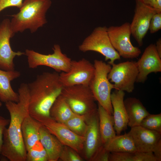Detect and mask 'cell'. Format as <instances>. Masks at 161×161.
I'll return each instance as SVG.
<instances>
[{"mask_svg": "<svg viewBox=\"0 0 161 161\" xmlns=\"http://www.w3.org/2000/svg\"><path fill=\"white\" fill-rule=\"evenodd\" d=\"M134 154V161H158L152 151H137Z\"/></svg>", "mask_w": 161, "mask_h": 161, "instance_id": "cell-30", "label": "cell"}, {"mask_svg": "<svg viewBox=\"0 0 161 161\" xmlns=\"http://www.w3.org/2000/svg\"><path fill=\"white\" fill-rule=\"evenodd\" d=\"M161 29V13H156L151 20L149 30L151 33L157 32Z\"/></svg>", "mask_w": 161, "mask_h": 161, "instance_id": "cell-31", "label": "cell"}, {"mask_svg": "<svg viewBox=\"0 0 161 161\" xmlns=\"http://www.w3.org/2000/svg\"><path fill=\"white\" fill-rule=\"evenodd\" d=\"M124 102L128 117V126L131 128L140 126L143 119L150 114L140 100L135 97H128Z\"/></svg>", "mask_w": 161, "mask_h": 161, "instance_id": "cell-19", "label": "cell"}, {"mask_svg": "<svg viewBox=\"0 0 161 161\" xmlns=\"http://www.w3.org/2000/svg\"><path fill=\"white\" fill-rule=\"evenodd\" d=\"M79 50L83 52L93 51L103 55L106 61L112 65L114 61L120 59V56L114 49L109 37L107 27L99 26L95 28L79 46Z\"/></svg>", "mask_w": 161, "mask_h": 161, "instance_id": "cell-6", "label": "cell"}, {"mask_svg": "<svg viewBox=\"0 0 161 161\" xmlns=\"http://www.w3.org/2000/svg\"><path fill=\"white\" fill-rule=\"evenodd\" d=\"M10 122V119H6L0 115V159L3 143V136L4 130Z\"/></svg>", "mask_w": 161, "mask_h": 161, "instance_id": "cell-34", "label": "cell"}, {"mask_svg": "<svg viewBox=\"0 0 161 161\" xmlns=\"http://www.w3.org/2000/svg\"><path fill=\"white\" fill-rule=\"evenodd\" d=\"M2 105V103H1V102L0 101V107Z\"/></svg>", "mask_w": 161, "mask_h": 161, "instance_id": "cell-39", "label": "cell"}, {"mask_svg": "<svg viewBox=\"0 0 161 161\" xmlns=\"http://www.w3.org/2000/svg\"><path fill=\"white\" fill-rule=\"evenodd\" d=\"M94 71V65L85 58L72 60L69 70L59 74V79L64 87L77 85L89 86Z\"/></svg>", "mask_w": 161, "mask_h": 161, "instance_id": "cell-10", "label": "cell"}, {"mask_svg": "<svg viewBox=\"0 0 161 161\" xmlns=\"http://www.w3.org/2000/svg\"><path fill=\"white\" fill-rule=\"evenodd\" d=\"M93 65L94 73L89 86L98 104L110 114L113 115L111 95L114 87L108 78L112 66L108 63L97 59L94 60Z\"/></svg>", "mask_w": 161, "mask_h": 161, "instance_id": "cell-5", "label": "cell"}, {"mask_svg": "<svg viewBox=\"0 0 161 161\" xmlns=\"http://www.w3.org/2000/svg\"><path fill=\"white\" fill-rule=\"evenodd\" d=\"M52 49L53 53L48 55L26 49L24 55L27 57L29 67L34 69L44 66L50 67L57 72H68L70 69L71 59L62 52L59 45H54Z\"/></svg>", "mask_w": 161, "mask_h": 161, "instance_id": "cell-7", "label": "cell"}, {"mask_svg": "<svg viewBox=\"0 0 161 161\" xmlns=\"http://www.w3.org/2000/svg\"><path fill=\"white\" fill-rule=\"evenodd\" d=\"M29 94V114L40 122L50 117V110L64 87L56 72H44L27 84Z\"/></svg>", "mask_w": 161, "mask_h": 161, "instance_id": "cell-2", "label": "cell"}, {"mask_svg": "<svg viewBox=\"0 0 161 161\" xmlns=\"http://www.w3.org/2000/svg\"><path fill=\"white\" fill-rule=\"evenodd\" d=\"M134 153L110 152L109 161H134Z\"/></svg>", "mask_w": 161, "mask_h": 161, "instance_id": "cell-29", "label": "cell"}, {"mask_svg": "<svg viewBox=\"0 0 161 161\" xmlns=\"http://www.w3.org/2000/svg\"><path fill=\"white\" fill-rule=\"evenodd\" d=\"M75 114L63 97L60 95L50 110V116L55 121L64 123Z\"/></svg>", "mask_w": 161, "mask_h": 161, "instance_id": "cell-24", "label": "cell"}, {"mask_svg": "<svg viewBox=\"0 0 161 161\" xmlns=\"http://www.w3.org/2000/svg\"><path fill=\"white\" fill-rule=\"evenodd\" d=\"M135 2L134 13L130 27L131 35L139 46L141 47L149 30L151 18L157 12L153 7L136 0Z\"/></svg>", "mask_w": 161, "mask_h": 161, "instance_id": "cell-12", "label": "cell"}, {"mask_svg": "<svg viewBox=\"0 0 161 161\" xmlns=\"http://www.w3.org/2000/svg\"><path fill=\"white\" fill-rule=\"evenodd\" d=\"M20 75V72L14 70L6 71L0 69V100L1 101L6 103L19 101L18 94L13 89L11 82Z\"/></svg>", "mask_w": 161, "mask_h": 161, "instance_id": "cell-18", "label": "cell"}, {"mask_svg": "<svg viewBox=\"0 0 161 161\" xmlns=\"http://www.w3.org/2000/svg\"><path fill=\"white\" fill-rule=\"evenodd\" d=\"M14 34L10 20L8 18L4 19L0 24V68L4 70H14V58L25 54L24 52H15L11 49L10 40Z\"/></svg>", "mask_w": 161, "mask_h": 161, "instance_id": "cell-13", "label": "cell"}, {"mask_svg": "<svg viewBox=\"0 0 161 161\" xmlns=\"http://www.w3.org/2000/svg\"><path fill=\"white\" fill-rule=\"evenodd\" d=\"M112 44L120 56L125 58H137L141 53L138 47L133 45L130 41L131 32L130 23L126 22L120 26L107 27Z\"/></svg>", "mask_w": 161, "mask_h": 161, "instance_id": "cell-9", "label": "cell"}, {"mask_svg": "<svg viewBox=\"0 0 161 161\" xmlns=\"http://www.w3.org/2000/svg\"><path fill=\"white\" fill-rule=\"evenodd\" d=\"M23 0H0V12L5 9L10 7H21Z\"/></svg>", "mask_w": 161, "mask_h": 161, "instance_id": "cell-32", "label": "cell"}, {"mask_svg": "<svg viewBox=\"0 0 161 161\" xmlns=\"http://www.w3.org/2000/svg\"><path fill=\"white\" fill-rule=\"evenodd\" d=\"M136 63L138 71L137 82L143 83L149 74L161 72V58L156 50L155 44H151L147 47Z\"/></svg>", "mask_w": 161, "mask_h": 161, "instance_id": "cell-14", "label": "cell"}, {"mask_svg": "<svg viewBox=\"0 0 161 161\" xmlns=\"http://www.w3.org/2000/svg\"><path fill=\"white\" fill-rule=\"evenodd\" d=\"M110 153L105 149L103 145L96 154L92 161H109Z\"/></svg>", "mask_w": 161, "mask_h": 161, "instance_id": "cell-33", "label": "cell"}, {"mask_svg": "<svg viewBox=\"0 0 161 161\" xmlns=\"http://www.w3.org/2000/svg\"><path fill=\"white\" fill-rule=\"evenodd\" d=\"M51 0H24L19 11L11 15L12 30L15 33L28 29L35 32L47 23L46 13L50 7Z\"/></svg>", "mask_w": 161, "mask_h": 161, "instance_id": "cell-3", "label": "cell"}, {"mask_svg": "<svg viewBox=\"0 0 161 161\" xmlns=\"http://www.w3.org/2000/svg\"><path fill=\"white\" fill-rule=\"evenodd\" d=\"M125 95L124 91L116 89L111 95L114 128L117 135L120 134L128 126V119L124 102Z\"/></svg>", "mask_w": 161, "mask_h": 161, "instance_id": "cell-17", "label": "cell"}, {"mask_svg": "<svg viewBox=\"0 0 161 161\" xmlns=\"http://www.w3.org/2000/svg\"><path fill=\"white\" fill-rule=\"evenodd\" d=\"M39 134L40 141L47 152L48 161H58L64 145L42 125Z\"/></svg>", "mask_w": 161, "mask_h": 161, "instance_id": "cell-20", "label": "cell"}, {"mask_svg": "<svg viewBox=\"0 0 161 161\" xmlns=\"http://www.w3.org/2000/svg\"><path fill=\"white\" fill-rule=\"evenodd\" d=\"M40 123L64 145L71 148L78 153L84 150V137L76 134L64 124L57 122L50 117L44 118Z\"/></svg>", "mask_w": 161, "mask_h": 161, "instance_id": "cell-11", "label": "cell"}, {"mask_svg": "<svg viewBox=\"0 0 161 161\" xmlns=\"http://www.w3.org/2000/svg\"><path fill=\"white\" fill-rule=\"evenodd\" d=\"M140 126L146 129L161 133V113L150 114L143 119Z\"/></svg>", "mask_w": 161, "mask_h": 161, "instance_id": "cell-27", "label": "cell"}, {"mask_svg": "<svg viewBox=\"0 0 161 161\" xmlns=\"http://www.w3.org/2000/svg\"><path fill=\"white\" fill-rule=\"evenodd\" d=\"M88 127L84 136V150L85 159L92 160L103 145L102 143L99 128L98 113L87 121Z\"/></svg>", "mask_w": 161, "mask_h": 161, "instance_id": "cell-15", "label": "cell"}, {"mask_svg": "<svg viewBox=\"0 0 161 161\" xmlns=\"http://www.w3.org/2000/svg\"><path fill=\"white\" fill-rule=\"evenodd\" d=\"M156 50L159 55L161 58V39L159 38L156 42L155 44Z\"/></svg>", "mask_w": 161, "mask_h": 161, "instance_id": "cell-37", "label": "cell"}, {"mask_svg": "<svg viewBox=\"0 0 161 161\" xmlns=\"http://www.w3.org/2000/svg\"><path fill=\"white\" fill-rule=\"evenodd\" d=\"M42 124L29 114L24 119L21 125L22 136L27 151L40 140V129Z\"/></svg>", "mask_w": 161, "mask_h": 161, "instance_id": "cell-21", "label": "cell"}, {"mask_svg": "<svg viewBox=\"0 0 161 161\" xmlns=\"http://www.w3.org/2000/svg\"><path fill=\"white\" fill-rule=\"evenodd\" d=\"M87 120L84 115L75 113L64 124L76 134L84 137L88 127Z\"/></svg>", "mask_w": 161, "mask_h": 161, "instance_id": "cell-25", "label": "cell"}, {"mask_svg": "<svg viewBox=\"0 0 161 161\" xmlns=\"http://www.w3.org/2000/svg\"><path fill=\"white\" fill-rule=\"evenodd\" d=\"M152 152L158 159V161H161V139L157 142L154 147Z\"/></svg>", "mask_w": 161, "mask_h": 161, "instance_id": "cell-35", "label": "cell"}, {"mask_svg": "<svg viewBox=\"0 0 161 161\" xmlns=\"http://www.w3.org/2000/svg\"><path fill=\"white\" fill-rule=\"evenodd\" d=\"M106 150L110 152H129L137 151L131 136L129 133L117 135L103 145Z\"/></svg>", "mask_w": 161, "mask_h": 161, "instance_id": "cell-22", "label": "cell"}, {"mask_svg": "<svg viewBox=\"0 0 161 161\" xmlns=\"http://www.w3.org/2000/svg\"><path fill=\"white\" fill-rule=\"evenodd\" d=\"M61 95L74 113L84 115L87 120L97 114L96 100L89 86L64 87Z\"/></svg>", "mask_w": 161, "mask_h": 161, "instance_id": "cell-4", "label": "cell"}, {"mask_svg": "<svg viewBox=\"0 0 161 161\" xmlns=\"http://www.w3.org/2000/svg\"><path fill=\"white\" fill-rule=\"evenodd\" d=\"M129 133L132 137L137 151L152 152L155 145L161 139V133L140 126L131 128Z\"/></svg>", "mask_w": 161, "mask_h": 161, "instance_id": "cell-16", "label": "cell"}, {"mask_svg": "<svg viewBox=\"0 0 161 161\" xmlns=\"http://www.w3.org/2000/svg\"><path fill=\"white\" fill-rule=\"evenodd\" d=\"M97 113L101 140L104 145L116 135L114 118L113 115L110 114L99 104Z\"/></svg>", "mask_w": 161, "mask_h": 161, "instance_id": "cell-23", "label": "cell"}, {"mask_svg": "<svg viewBox=\"0 0 161 161\" xmlns=\"http://www.w3.org/2000/svg\"><path fill=\"white\" fill-rule=\"evenodd\" d=\"M112 66L108 78L114 84V89L132 92L138 73L136 62L128 61Z\"/></svg>", "mask_w": 161, "mask_h": 161, "instance_id": "cell-8", "label": "cell"}, {"mask_svg": "<svg viewBox=\"0 0 161 161\" xmlns=\"http://www.w3.org/2000/svg\"><path fill=\"white\" fill-rule=\"evenodd\" d=\"M17 102L5 103L10 116L8 128L5 129L1 155L10 161H26L27 150L21 132L24 119L29 114V94L27 84L22 83L18 89Z\"/></svg>", "mask_w": 161, "mask_h": 161, "instance_id": "cell-1", "label": "cell"}, {"mask_svg": "<svg viewBox=\"0 0 161 161\" xmlns=\"http://www.w3.org/2000/svg\"><path fill=\"white\" fill-rule=\"evenodd\" d=\"M26 161H48L47 152L40 140L27 151Z\"/></svg>", "mask_w": 161, "mask_h": 161, "instance_id": "cell-26", "label": "cell"}, {"mask_svg": "<svg viewBox=\"0 0 161 161\" xmlns=\"http://www.w3.org/2000/svg\"><path fill=\"white\" fill-rule=\"evenodd\" d=\"M156 6L155 9L157 13H161V0H156Z\"/></svg>", "mask_w": 161, "mask_h": 161, "instance_id": "cell-38", "label": "cell"}, {"mask_svg": "<svg viewBox=\"0 0 161 161\" xmlns=\"http://www.w3.org/2000/svg\"><path fill=\"white\" fill-rule=\"evenodd\" d=\"M143 4L153 7L154 8L156 6V0H136Z\"/></svg>", "mask_w": 161, "mask_h": 161, "instance_id": "cell-36", "label": "cell"}, {"mask_svg": "<svg viewBox=\"0 0 161 161\" xmlns=\"http://www.w3.org/2000/svg\"><path fill=\"white\" fill-rule=\"evenodd\" d=\"M59 159L63 161H82L83 159L78 153L71 148L64 145Z\"/></svg>", "mask_w": 161, "mask_h": 161, "instance_id": "cell-28", "label": "cell"}]
</instances>
